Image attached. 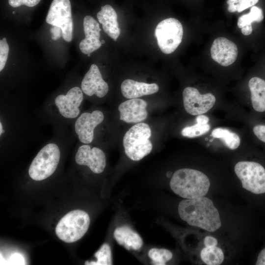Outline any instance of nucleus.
Listing matches in <instances>:
<instances>
[{
    "mask_svg": "<svg viewBox=\"0 0 265 265\" xmlns=\"http://www.w3.org/2000/svg\"><path fill=\"white\" fill-rule=\"evenodd\" d=\"M179 214L191 226L213 232L221 226L219 214L212 201L202 196L181 201L178 205Z\"/></svg>",
    "mask_w": 265,
    "mask_h": 265,
    "instance_id": "obj_1",
    "label": "nucleus"
},
{
    "mask_svg": "<svg viewBox=\"0 0 265 265\" xmlns=\"http://www.w3.org/2000/svg\"><path fill=\"white\" fill-rule=\"evenodd\" d=\"M210 181L203 172L190 168L176 171L170 181L172 191L185 199H194L206 195L209 189Z\"/></svg>",
    "mask_w": 265,
    "mask_h": 265,
    "instance_id": "obj_2",
    "label": "nucleus"
},
{
    "mask_svg": "<svg viewBox=\"0 0 265 265\" xmlns=\"http://www.w3.org/2000/svg\"><path fill=\"white\" fill-rule=\"evenodd\" d=\"M81 87L74 86L65 94L56 95L46 108L52 118L63 122H74L81 114L84 99Z\"/></svg>",
    "mask_w": 265,
    "mask_h": 265,
    "instance_id": "obj_3",
    "label": "nucleus"
},
{
    "mask_svg": "<svg viewBox=\"0 0 265 265\" xmlns=\"http://www.w3.org/2000/svg\"><path fill=\"white\" fill-rule=\"evenodd\" d=\"M60 145L58 141L53 140L40 150L28 168V175L32 180L43 181L54 173L61 158Z\"/></svg>",
    "mask_w": 265,
    "mask_h": 265,
    "instance_id": "obj_4",
    "label": "nucleus"
},
{
    "mask_svg": "<svg viewBox=\"0 0 265 265\" xmlns=\"http://www.w3.org/2000/svg\"><path fill=\"white\" fill-rule=\"evenodd\" d=\"M151 130L144 123H138L132 126L125 134L123 144L127 156L133 161H139L149 155L153 144L149 138Z\"/></svg>",
    "mask_w": 265,
    "mask_h": 265,
    "instance_id": "obj_5",
    "label": "nucleus"
},
{
    "mask_svg": "<svg viewBox=\"0 0 265 265\" xmlns=\"http://www.w3.org/2000/svg\"><path fill=\"white\" fill-rule=\"evenodd\" d=\"M89 224V216L85 212L73 210L66 213L59 221L55 228V233L61 240L72 243L84 235Z\"/></svg>",
    "mask_w": 265,
    "mask_h": 265,
    "instance_id": "obj_6",
    "label": "nucleus"
},
{
    "mask_svg": "<svg viewBox=\"0 0 265 265\" xmlns=\"http://www.w3.org/2000/svg\"><path fill=\"white\" fill-rule=\"evenodd\" d=\"M234 170L243 188L255 194L265 193V169L261 164L241 161L235 165Z\"/></svg>",
    "mask_w": 265,
    "mask_h": 265,
    "instance_id": "obj_7",
    "label": "nucleus"
},
{
    "mask_svg": "<svg viewBox=\"0 0 265 265\" xmlns=\"http://www.w3.org/2000/svg\"><path fill=\"white\" fill-rule=\"evenodd\" d=\"M155 34L161 51L165 54H170L176 50L182 42L183 26L177 19L167 18L158 24Z\"/></svg>",
    "mask_w": 265,
    "mask_h": 265,
    "instance_id": "obj_8",
    "label": "nucleus"
},
{
    "mask_svg": "<svg viewBox=\"0 0 265 265\" xmlns=\"http://www.w3.org/2000/svg\"><path fill=\"white\" fill-rule=\"evenodd\" d=\"M46 22L49 25L60 27L63 39L70 42L73 38V22L70 0H53Z\"/></svg>",
    "mask_w": 265,
    "mask_h": 265,
    "instance_id": "obj_9",
    "label": "nucleus"
},
{
    "mask_svg": "<svg viewBox=\"0 0 265 265\" xmlns=\"http://www.w3.org/2000/svg\"><path fill=\"white\" fill-rule=\"evenodd\" d=\"M104 113L98 109L81 113L74 122V132L81 144H90L96 127L104 120Z\"/></svg>",
    "mask_w": 265,
    "mask_h": 265,
    "instance_id": "obj_10",
    "label": "nucleus"
},
{
    "mask_svg": "<svg viewBox=\"0 0 265 265\" xmlns=\"http://www.w3.org/2000/svg\"><path fill=\"white\" fill-rule=\"evenodd\" d=\"M185 109L191 115H199L208 112L214 106L216 99L212 93L201 94L197 89L186 87L183 92Z\"/></svg>",
    "mask_w": 265,
    "mask_h": 265,
    "instance_id": "obj_11",
    "label": "nucleus"
},
{
    "mask_svg": "<svg viewBox=\"0 0 265 265\" xmlns=\"http://www.w3.org/2000/svg\"><path fill=\"white\" fill-rule=\"evenodd\" d=\"M77 164L86 166L94 173H102L106 166V157L104 152L97 147L81 144L77 149L75 156Z\"/></svg>",
    "mask_w": 265,
    "mask_h": 265,
    "instance_id": "obj_12",
    "label": "nucleus"
},
{
    "mask_svg": "<svg viewBox=\"0 0 265 265\" xmlns=\"http://www.w3.org/2000/svg\"><path fill=\"white\" fill-rule=\"evenodd\" d=\"M81 89L84 94L98 98L105 97L108 92V85L103 79L101 73L96 64L91 65L81 82Z\"/></svg>",
    "mask_w": 265,
    "mask_h": 265,
    "instance_id": "obj_13",
    "label": "nucleus"
},
{
    "mask_svg": "<svg viewBox=\"0 0 265 265\" xmlns=\"http://www.w3.org/2000/svg\"><path fill=\"white\" fill-rule=\"evenodd\" d=\"M212 58L223 66L232 64L237 59L238 51L237 45L223 37H218L213 42L211 48Z\"/></svg>",
    "mask_w": 265,
    "mask_h": 265,
    "instance_id": "obj_14",
    "label": "nucleus"
},
{
    "mask_svg": "<svg viewBox=\"0 0 265 265\" xmlns=\"http://www.w3.org/2000/svg\"><path fill=\"white\" fill-rule=\"evenodd\" d=\"M83 28L85 38L79 44L80 51L90 56L91 53L102 46L100 38L101 30L99 23L91 16H86L83 19Z\"/></svg>",
    "mask_w": 265,
    "mask_h": 265,
    "instance_id": "obj_15",
    "label": "nucleus"
},
{
    "mask_svg": "<svg viewBox=\"0 0 265 265\" xmlns=\"http://www.w3.org/2000/svg\"><path fill=\"white\" fill-rule=\"evenodd\" d=\"M147 103L141 99L126 101L118 106L120 119L127 123H138L145 120L148 115Z\"/></svg>",
    "mask_w": 265,
    "mask_h": 265,
    "instance_id": "obj_16",
    "label": "nucleus"
},
{
    "mask_svg": "<svg viewBox=\"0 0 265 265\" xmlns=\"http://www.w3.org/2000/svg\"><path fill=\"white\" fill-rule=\"evenodd\" d=\"M159 90V86L155 83H147L131 79L124 80L121 85L123 95L129 99L153 94L157 92Z\"/></svg>",
    "mask_w": 265,
    "mask_h": 265,
    "instance_id": "obj_17",
    "label": "nucleus"
},
{
    "mask_svg": "<svg viewBox=\"0 0 265 265\" xmlns=\"http://www.w3.org/2000/svg\"><path fill=\"white\" fill-rule=\"evenodd\" d=\"M97 17L106 33L116 41L120 33V29L115 10L108 4L103 6L97 13Z\"/></svg>",
    "mask_w": 265,
    "mask_h": 265,
    "instance_id": "obj_18",
    "label": "nucleus"
},
{
    "mask_svg": "<svg viewBox=\"0 0 265 265\" xmlns=\"http://www.w3.org/2000/svg\"><path fill=\"white\" fill-rule=\"evenodd\" d=\"M113 236L117 243L128 250H138L143 245L141 237L130 227L123 225L116 228Z\"/></svg>",
    "mask_w": 265,
    "mask_h": 265,
    "instance_id": "obj_19",
    "label": "nucleus"
},
{
    "mask_svg": "<svg viewBox=\"0 0 265 265\" xmlns=\"http://www.w3.org/2000/svg\"><path fill=\"white\" fill-rule=\"evenodd\" d=\"M248 86L254 109L259 112L265 111V80L258 77H253L250 80Z\"/></svg>",
    "mask_w": 265,
    "mask_h": 265,
    "instance_id": "obj_20",
    "label": "nucleus"
},
{
    "mask_svg": "<svg viewBox=\"0 0 265 265\" xmlns=\"http://www.w3.org/2000/svg\"><path fill=\"white\" fill-rule=\"evenodd\" d=\"M196 124L186 127L181 131V134L185 137L193 138L201 136L210 130L208 124L209 118L206 115L200 114L196 118Z\"/></svg>",
    "mask_w": 265,
    "mask_h": 265,
    "instance_id": "obj_21",
    "label": "nucleus"
},
{
    "mask_svg": "<svg viewBox=\"0 0 265 265\" xmlns=\"http://www.w3.org/2000/svg\"><path fill=\"white\" fill-rule=\"evenodd\" d=\"M212 135L214 138L223 140L226 146L231 150L236 149L240 145L239 136L227 129L216 128L212 131Z\"/></svg>",
    "mask_w": 265,
    "mask_h": 265,
    "instance_id": "obj_22",
    "label": "nucleus"
},
{
    "mask_svg": "<svg viewBox=\"0 0 265 265\" xmlns=\"http://www.w3.org/2000/svg\"><path fill=\"white\" fill-rule=\"evenodd\" d=\"M201 258L208 265H219L224 260V254L222 250L216 246L206 247L201 251Z\"/></svg>",
    "mask_w": 265,
    "mask_h": 265,
    "instance_id": "obj_23",
    "label": "nucleus"
},
{
    "mask_svg": "<svg viewBox=\"0 0 265 265\" xmlns=\"http://www.w3.org/2000/svg\"><path fill=\"white\" fill-rule=\"evenodd\" d=\"M96 261H86L85 265H111L112 264V254L110 247L107 243L103 244L95 253Z\"/></svg>",
    "mask_w": 265,
    "mask_h": 265,
    "instance_id": "obj_24",
    "label": "nucleus"
},
{
    "mask_svg": "<svg viewBox=\"0 0 265 265\" xmlns=\"http://www.w3.org/2000/svg\"><path fill=\"white\" fill-rule=\"evenodd\" d=\"M264 19L262 10L258 7L253 6L249 13L241 16L238 21V26L241 28L247 25H251L253 22H260Z\"/></svg>",
    "mask_w": 265,
    "mask_h": 265,
    "instance_id": "obj_25",
    "label": "nucleus"
},
{
    "mask_svg": "<svg viewBox=\"0 0 265 265\" xmlns=\"http://www.w3.org/2000/svg\"><path fill=\"white\" fill-rule=\"evenodd\" d=\"M148 256L152 263L156 265H164L173 257L172 252L166 249L153 248L148 252Z\"/></svg>",
    "mask_w": 265,
    "mask_h": 265,
    "instance_id": "obj_26",
    "label": "nucleus"
},
{
    "mask_svg": "<svg viewBox=\"0 0 265 265\" xmlns=\"http://www.w3.org/2000/svg\"><path fill=\"white\" fill-rule=\"evenodd\" d=\"M9 51V45L5 37L0 40V71L4 68Z\"/></svg>",
    "mask_w": 265,
    "mask_h": 265,
    "instance_id": "obj_27",
    "label": "nucleus"
},
{
    "mask_svg": "<svg viewBox=\"0 0 265 265\" xmlns=\"http://www.w3.org/2000/svg\"><path fill=\"white\" fill-rule=\"evenodd\" d=\"M40 1V0H8V3L13 7H18L22 5H25L28 7H33Z\"/></svg>",
    "mask_w": 265,
    "mask_h": 265,
    "instance_id": "obj_28",
    "label": "nucleus"
},
{
    "mask_svg": "<svg viewBox=\"0 0 265 265\" xmlns=\"http://www.w3.org/2000/svg\"><path fill=\"white\" fill-rule=\"evenodd\" d=\"M253 132L259 139L265 143V125L255 126L253 128Z\"/></svg>",
    "mask_w": 265,
    "mask_h": 265,
    "instance_id": "obj_29",
    "label": "nucleus"
},
{
    "mask_svg": "<svg viewBox=\"0 0 265 265\" xmlns=\"http://www.w3.org/2000/svg\"><path fill=\"white\" fill-rule=\"evenodd\" d=\"M259 0H241L238 3V7L237 11L241 12L249 7L256 4Z\"/></svg>",
    "mask_w": 265,
    "mask_h": 265,
    "instance_id": "obj_30",
    "label": "nucleus"
},
{
    "mask_svg": "<svg viewBox=\"0 0 265 265\" xmlns=\"http://www.w3.org/2000/svg\"><path fill=\"white\" fill-rule=\"evenodd\" d=\"M9 263L10 265H25V260L22 255L16 253L11 256Z\"/></svg>",
    "mask_w": 265,
    "mask_h": 265,
    "instance_id": "obj_31",
    "label": "nucleus"
},
{
    "mask_svg": "<svg viewBox=\"0 0 265 265\" xmlns=\"http://www.w3.org/2000/svg\"><path fill=\"white\" fill-rule=\"evenodd\" d=\"M241 0H228L227 3L229 5L228 10L231 13L237 11L238 7V3Z\"/></svg>",
    "mask_w": 265,
    "mask_h": 265,
    "instance_id": "obj_32",
    "label": "nucleus"
},
{
    "mask_svg": "<svg viewBox=\"0 0 265 265\" xmlns=\"http://www.w3.org/2000/svg\"><path fill=\"white\" fill-rule=\"evenodd\" d=\"M61 29L60 27L53 26L50 29L52 34V38L53 40H58L61 36Z\"/></svg>",
    "mask_w": 265,
    "mask_h": 265,
    "instance_id": "obj_33",
    "label": "nucleus"
},
{
    "mask_svg": "<svg viewBox=\"0 0 265 265\" xmlns=\"http://www.w3.org/2000/svg\"><path fill=\"white\" fill-rule=\"evenodd\" d=\"M204 244L206 247L216 246L217 244V240L213 237L207 236L204 239Z\"/></svg>",
    "mask_w": 265,
    "mask_h": 265,
    "instance_id": "obj_34",
    "label": "nucleus"
},
{
    "mask_svg": "<svg viewBox=\"0 0 265 265\" xmlns=\"http://www.w3.org/2000/svg\"><path fill=\"white\" fill-rule=\"evenodd\" d=\"M256 265H265V248L263 249L259 253L257 261L256 263Z\"/></svg>",
    "mask_w": 265,
    "mask_h": 265,
    "instance_id": "obj_35",
    "label": "nucleus"
},
{
    "mask_svg": "<svg viewBox=\"0 0 265 265\" xmlns=\"http://www.w3.org/2000/svg\"><path fill=\"white\" fill-rule=\"evenodd\" d=\"M241 33L244 35H248L252 32V27L251 25H245L241 28Z\"/></svg>",
    "mask_w": 265,
    "mask_h": 265,
    "instance_id": "obj_36",
    "label": "nucleus"
},
{
    "mask_svg": "<svg viewBox=\"0 0 265 265\" xmlns=\"http://www.w3.org/2000/svg\"><path fill=\"white\" fill-rule=\"evenodd\" d=\"M171 172H170V171H168V172H167V173H166V176H167V177H170V176H171Z\"/></svg>",
    "mask_w": 265,
    "mask_h": 265,
    "instance_id": "obj_37",
    "label": "nucleus"
},
{
    "mask_svg": "<svg viewBox=\"0 0 265 265\" xmlns=\"http://www.w3.org/2000/svg\"><path fill=\"white\" fill-rule=\"evenodd\" d=\"M105 42V41H104V40H102L101 41L102 44H104Z\"/></svg>",
    "mask_w": 265,
    "mask_h": 265,
    "instance_id": "obj_38",
    "label": "nucleus"
}]
</instances>
